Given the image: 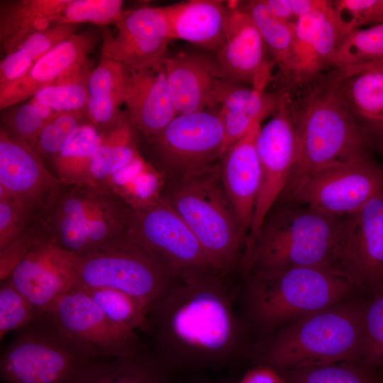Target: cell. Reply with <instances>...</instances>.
Masks as SVG:
<instances>
[{"instance_id": "obj_10", "label": "cell", "mask_w": 383, "mask_h": 383, "mask_svg": "<svg viewBox=\"0 0 383 383\" xmlns=\"http://www.w3.org/2000/svg\"><path fill=\"white\" fill-rule=\"evenodd\" d=\"M172 279L126 234L78 257L75 286L86 290H118L150 311Z\"/></svg>"}, {"instance_id": "obj_40", "label": "cell", "mask_w": 383, "mask_h": 383, "mask_svg": "<svg viewBox=\"0 0 383 383\" xmlns=\"http://www.w3.org/2000/svg\"><path fill=\"white\" fill-rule=\"evenodd\" d=\"M123 5L121 0H70L59 24L116 25L123 13Z\"/></svg>"}, {"instance_id": "obj_7", "label": "cell", "mask_w": 383, "mask_h": 383, "mask_svg": "<svg viewBox=\"0 0 383 383\" xmlns=\"http://www.w3.org/2000/svg\"><path fill=\"white\" fill-rule=\"evenodd\" d=\"M131 210L109 189L63 184L43 216L50 239L79 257L126 235Z\"/></svg>"}, {"instance_id": "obj_6", "label": "cell", "mask_w": 383, "mask_h": 383, "mask_svg": "<svg viewBox=\"0 0 383 383\" xmlns=\"http://www.w3.org/2000/svg\"><path fill=\"white\" fill-rule=\"evenodd\" d=\"M161 196L192 231L218 272L235 266L245 233L224 189L221 167L211 165L182 174Z\"/></svg>"}, {"instance_id": "obj_21", "label": "cell", "mask_w": 383, "mask_h": 383, "mask_svg": "<svg viewBox=\"0 0 383 383\" xmlns=\"http://www.w3.org/2000/svg\"><path fill=\"white\" fill-rule=\"evenodd\" d=\"M238 2L229 1L231 11L226 40L215 55L226 79L266 91L274 79L275 65L257 28L250 16L239 7Z\"/></svg>"}, {"instance_id": "obj_29", "label": "cell", "mask_w": 383, "mask_h": 383, "mask_svg": "<svg viewBox=\"0 0 383 383\" xmlns=\"http://www.w3.org/2000/svg\"><path fill=\"white\" fill-rule=\"evenodd\" d=\"M125 67L120 62L101 55L87 80V113L89 122L100 133L113 126L122 116Z\"/></svg>"}, {"instance_id": "obj_12", "label": "cell", "mask_w": 383, "mask_h": 383, "mask_svg": "<svg viewBox=\"0 0 383 383\" xmlns=\"http://www.w3.org/2000/svg\"><path fill=\"white\" fill-rule=\"evenodd\" d=\"M345 35L332 1L295 22L289 52L277 69V91L290 99L308 92L333 70V58Z\"/></svg>"}, {"instance_id": "obj_41", "label": "cell", "mask_w": 383, "mask_h": 383, "mask_svg": "<svg viewBox=\"0 0 383 383\" xmlns=\"http://www.w3.org/2000/svg\"><path fill=\"white\" fill-rule=\"evenodd\" d=\"M30 301L7 279L0 286V337L21 330L40 318Z\"/></svg>"}, {"instance_id": "obj_30", "label": "cell", "mask_w": 383, "mask_h": 383, "mask_svg": "<svg viewBox=\"0 0 383 383\" xmlns=\"http://www.w3.org/2000/svg\"><path fill=\"white\" fill-rule=\"evenodd\" d=\"M170 372L152 353L140 350L110 361L91 360L75 383H170Z\"/></svg>"}, {"instance_id": "obj_49", "label": "cell", "mask_w": 383, "mask_h": 383, "mask_svg": "<svg viewBox=\"0 0 383 383\" xmlns=\"http://www.w3.org/2000/svg\"><path fill=\"white\" fill-rule=\"evenodd\" d=\"M271 13L276 18L288 22L294 23L292 11L288 0H264Z\"/></svg>"}, {"instance_id": "obj_37", "label": "cell", "mask_w": 383, "mask_h": 383, "mask_svg": "<svg viewBox=\"0 0 383 383\" xmlns=\"http://www.w3.org/2000/svg\"><path fill=\"white\" fill-rule=\"evenodd\" d=\"M115 325L128 332H150L149 310L134 297L112 289H84Z\"/></svg>"}, {"instance_id": "obj_35", "label": "cell", "mask_w": 383, "mask_h": 383, "mask_svg": "<svg viewBox=\"0 0 383 383\" xmlns=\"http://www.w3.org/2000/svg\"><path fill=\"white\" fill-rule=\"evenodd\" d=\"M383 65V24L354 30L341 39L333 70L350 71Z\"/></svg>"}, {"instance_id": "obj_32", "label": "cell", "mask_w": 383, "mask_h": 383, "mask_svg": "<svg viewBox=\"0 0 383 383\" xmlns=\"http://www.w3.org/2000/svg\"><path fill=\"white\" fill-rule=\"evenodd\" d=\"M165 185V174L141 154L113 174L104 188L117 194L131 209L157 202Z\"/></svg>"}, {"instance_id": "obj_46", "label": "cell", "mask_w": 383, "mask_h": 383, "mask_svg": "<svg viewBox=\"0 0 383 383\" xmlns=\"http://www.w3.org/2000/svg\"><path fill=\"white\" fill-rule=\"evenodd\" d=\"M50 239L48 228L42 214L17 238L0 250V279L4 280L15 265L37 244Z\"/></svg>"}, {"instance_id": "obj_52", "label": "cell", "mask_w": 383, "mask_h": 383, "mask_svg": "<svg viewBox=\"0 0 383 383\" xmlns=\"http://www.w3.org/2000/svg\"><path fill=\"white\" fill-rule=\"evenodd\" d=\"M371 138L375 137V136H383V125L382 127L375 133L370 135Z\"/></svg>"}, {"instance_id": "obj_31", "label": "cell", "mask_w": 383, "mask_h": 383, "mask_svg": "<svg viewBox=\"0 0 383 383\" xmlns=\"http://www.w3.org/2000/svg\"><path fill=\"white\" fill-rule=\"evenodd\" d=\"M136 133L126 113L101 132V142L90 160L84 184L104 187L113 174L137 157L140 152Z\"/></svg>"}, {"instance_id": "obj_38", "label": "cell", "mask_w": 383, "mask_h": 383, "mask_svg": "<svg viewBox=\"0 0 383 383\" xmlns=\"http://www.w3.org/2000/svg\"><path fill=\"white\" fill-rule=\"evenodd\" d=\"M370 369L355 362H340L280 372L286 383H377Z\"/></svg>"}, {"instance_id": "obj_27", "label": "cell", "mask_w": 383, "mask_h": 383, "mask_svg": "<svg viewBox=\"0 0 383 383\" xmlns=\"http://www.w3.org/2000/svg\"><path fill=\"white\" fill-rule=\"evenodd\" d=\"M284 96L279 91L268 92L234 84L224 94L218 109L225 132L223 154L255 125L273 116Z\"/></svg>"}, {"instance_id": "obj_13", "label": "cell", "mask_w": 383, "mask_h": 383, "mask_svg": "<svg viewBox=\"0 0 383 383\" xmlns=\"http://www.w3.org/2000/svg\"><path fill=\"white\" fill-rule=\"evenodd\" d=\"M44 316L93 360L140 350L135 333L112 323L88 293L78 287L65 293Z\"/></svg>"}, {"instance_id": "obj_43", "label": "cell", "mask_w": 383, "mask_h": 383, "mask_svg": "<svg viewBox=\"0 0 383 383\" xmlns=\"http://www.w3.org/2000/svg\"><path fill=\"white\" fill-rule=\"evenodd\" d=\"M42 213H35L0 187V250L20 236Z\"/></svg>"}, {"instance_id": "obj_19", "label": "cell", "mask_w": 383, "mask_h": 383, "mask_svg": "<svg viewBox=\"0 0 383 383\" xmlns=\"http://www.w3.org/2000/svg\"><path fill=\"white\" fill-rule=\"evenodd\" d=\"M77 262V256L48 239L37 244L6 279L30 301L41 318L75 286Z\"/></svg>"}, {"instance_id": "obj_15", "label": "cell", "mask_w": 383, "mask_h": 383, "mask_svg": "<svg viewBox=\"0 0 383 383\" xmlns=\"http://www.w3.org/2000/svg\"><path fill=\"white\" fill-rule=\"evenodd\" d=\"M256 148L261 167V184L245 249L253 243L283 194L295 164L296 136L290 99L286 95L277 112L261 127Z\"/></svg>"}, {"instance_id": "obj_50", "label": "cell", "mask_w": 383, "mask_h": 383, "mask_svg": "<svg viewBox=\"0 0 383 383\" xmlns=\"http://www.w3.org/2000/svg\"><path fill=\"white\" fill-rule=\"evenodd\" d=\"M373 145H375L383 159V136L372 137Z\"/></svg>"}, {"instance_id": "obj_25", "label": "cell", "mask_w": 383, "mask_h": 383, "mask_svg": "<svg viewBox=\"0 0 383 383\" xmlns=\"http://www.w3.org/2000/svg\"><path fill=\"white\" fill-rule=\"evenodd\" d=\"M173 40H182L216 54L223 45L229 1L189 0L162 6Z\"/></svg>"}, {"instance_id": "obj_20", "label": "cell", "mask_w": 383, "mask_h": 383, "mask_svg": "<svg viewBox=\"0 0 383 383\" xmlns=\"http://www.w3.org/2000/svg\"><path fill=\"white\" fill-rule=\"evenodd\" d=\"M162 65L169 94L179 114L214 109L236 83L223 77L214 53L201 49L167 54Z\"/></svg>"}, {"instance_id": "obj_5", "label": "cell", "mask_w": 383, "mask_h": 383, "mask_svg": "<svg viewBox=\"0 0 383 383\" xmlns=\"http://www.w3.org/2000/svg\"><path fill=\"white\" fill-rule=\"evenodd\" d=\"M341 218L304 205L282 204L278 211L265 218L259 234L245 249L242 265L249 272L294 267H323L338 272Z\"/></svg>"}, {"instance_id": "obj_36", "label": "cell", "mask_w": 383, "mask_h": 383, "mask_svg": "<svg viewBox=\"0 0 383 383\" xmlns=\"http://www.w3.org/2000/svg\"><path fill=\"white\" fill-rule=\"evenodd\" d=\"M257 28L267 50L278 69L286 59L294 35L295 22L288 23L274 16L264 0L239 1Z\"/></svg>"}, {"instance_id": "obj_16", "label": "cell", "mask_w": 383, "mask_h": 383, "mask_svg": "<svg viewBox=\"0 0 383 383\" xmlns=\"http://www.w3.org/2000/svg\"><path fill=\"white\" fill-rule=\"evenodd\" d=\"M336 267L355 287L383 286V192L341 218Z\"/></svg>"}, {"instance_id": "obj_9", "label": "cell", "mask_w": 383, "mask_h": 383, "mask_svg": "<svg viewBox=\"0 0 383 383\" xmlns=\"http://www.w3.org/2000/svg\"><path fill=\"white\" fill-rule=\"evenodd\" d=\"M126 234L171 279L218 272L192 231L162 196L131 210Z\"/></svg>"}, {"instance_id": "obj_44", "label": "cell", "mask_w": 383, "mask_h": 383, "mask_svg": "<svg viewBox=\"0 0 383 383\" xmlns=\"http://www.w3.org/2000/svg\"><path fill=\"white\" fill-rule=\"evenodd\" d=\"M87 80L88 78L45 87L38 91L33 98L47 105L56 113H87Z\"/></svg>"}, {"instance_id": "obj_8", "label": "cell", "mask_w": 383, "mask_h": 383, "mask_svg": "<svg viewBox=\"0 0 383 383\" xmlns=\"http://www.w3.org/2000/svg\"><path fill=\"white\" fill-rule=\"evenodd\" d=\"M92 360L43 316L3 350L0 376L4 383H75Z\"/></svg>"}, {"instance_id": "obj_26", "label": "cell", "mask_w": 383, "mask_h": 383, "mask_svg": "<svg viewBox=\"0 0 383 383\" xmlns=\"http://www.w3.org/2000/svg\"><path fill=\"white\" fill-rule=\"evenodd\" d=\"M327 77L368 134L377 132L383 125V65L332 70Z\"/></svg>"}, {"instance_id": "obj_45", "label": "cell", "mask_w": 383, "mask_h": 383, "mask_svg": "<svg viewBox=\"0 0 383 383\" xmlns=\"http://www.w3.org/2000/svg\"><path fill=\"white\" fill-rule=\"evenodd\" d=\"M364 326L361 361L368 368L383 365V292L364 307Z\"/></svg>"}, {"instance_id": "obj_39", "label": "cell", "mask_w": 383, "mask_h": 383, "mask_svg": "<svg viewBox=\"0 0 383 383\" xmlns=\"http://www.w3.org/2000/svg\"><path fill=\"white\" fill-rule=\"evenodd\" d=\"M85 117V112L57 113L45 125L34 148L44 162H50L82 125L90 123Z\"/></svg>"}, {"instance_id": "obj_17", "label": "cell", "mask_w": 383, "mask_h": 383, "mask_svg": "<svg viewBox=\"0 0 383 383\" xmlns=\"http://www.w3.org/2000/svg\"><path fill=\"white\" fill-rule=\"evenodd\" d=\"M115 26V34L107 26L101 27V55L130 69L161 63L167 55L172 39L162 6L124 10Z\"/></svg>"}, {"instance_id": "obj_34", "label": "cell", "mask_w": 383, "mask_h": 383, "mask_svg": "<svg viewBox=\"0 0 383 383\" xmlns=\"http://www.w3.org/2000/svg\"><path fill=\"white\" fill-rule=\"evenodd\" d=\"M101 140L91 123L82 125L65 145L50 160L54 174L64 184H84L90 160Z\"/></svg>"}, {"instance_id": "obj_18", "label": "cell", "mask_w": 383, "mask_h": 383, "mask_svg": "<svg viewBox=\"0 0 383 383\" xmlns=\"http://www.w3.org/2000/svg\"><path fill=\"white\" fill-rule=\"evenodd\" d=\"M94 30L75 33L41 57L23 76L0 87V109L33 98L40 89L88 78L89 55L96 45Z\"/></svg>"}, {"instance_id": "obj_3", "label": "cell", "mask_w": 383, "mask_h": 383, "mask_svg": "<svg viewBox=\"0 0 383 383\" xmlns=\"http://www.w3.org/2000/svg\"><path fill=\"white\" fill-rule=\"evenodd\" d=\"M364 307L344 301L301 316L278 329L263 345L261 365L279 372L361 361Z\"/></svg>"}, {"instance_id": "obj_24", "label": "cell", "mask_w": 383, "mask_h": 383, "mask_svg": "<svg viewBox=\"0 0 383 383\" xmlns=\"http://www.w3.org/2000/svg\"><path fill=\"white\" fill-rule=\"evenodd\" d=\"M260 128V123L255 125L222 156V183L244 233L250 231L261 184V167L256 148Z\"/></svg>"}, {"instance_id": "obj_2", "label": "cell", "mask_w": 383, "mask_h": 383, "mask_svg": "<svg viewBox=\"0 0 383 383\" xmlns=\"http://www.w3.org/2000/svg\"><path fill=\"white\" fill-rule=\"evenodd\" d=\"M290 106L296 157L280 199L313 172L370 152L373 145L328 77L302 96L290 99Z\"/></svg>"}, {"instance_id": "obj_47", "label": "cell", "mask_w": 383, "mask_h": 383, "mask_svg": "<svg viewBox=\"0 0 383 383\" xmlns=\"http://www.w3.org/2000/svg\"><path fill=\"white\" fill-rule=\"evenodd\" d=\"M47 121L30 100L1 117V128L34 149Z\"/></svg>"}, {"instance_id": "obj_42", "label": "cell", "mask_w": 383, "mask_h": 383, "mask_svg": "<svg viewBox=\"0 0 383 383\" xmlns=\"http://www.w3.org/2000/svg\"><path fill=\"white\" fill-rule=\"evenodd\" d=\"M332 4L345 35L383 24V0H334Z\"/></svg>"}, {"instance_id": "obj_14", "label": "cell", "mask_w": 383, "mask_h": 383, "mask_svg": "<svg viewBox=\"0 0 383 383\" xmlns=\"http://www.w3.org/2000/svg\"><path fill=\"white\" fill-rule=\"evenodd\" d=\"M148 141L160 165L184 174L223 156L225 132L218 111L206 109L178 114Z\"/></svg>"}, {"instance_id": "obj_22", "label": "cell", "mask_w": 383, "mask_h": 383, "mask_svg": "<svg viewBox=\"0 0 383 383\" xmlns=\"http://www.w3.org/2000/svg\"><path fill=\"white\" fill-rule=\"evenodd\" d=\"M64 184L36 151L0 128V187L37 214Z\"/></svg>"}, {"instance_id": "obj_23", "label": "cell", "mask_w": 383, "mask_h": 383, "mask_svg": "<svg viewBox=\"0 0 383 383\" xmlns=\"http://www.w3.org/2000/svg\"><path fill=\"white\" fill-rule=\"evenodd\" d=\"M123 101L131 124L147 140L179 114L169 94L162 62L138 69L125 67Z\"/></svg>"}, {"instance_id": "obj_11", "label": "cell", "mask_w": 383, "mask_h": 383, "mask_svg": "<svg viewBox=\"0 0 383 383\" xmlns=\"http://www.w3.org/2000/svg\"><path fill=\"white\" fill-rule=\"evenodd\" d=\"M382 192L383 170L367 152L313 172L279 200L343 217Z\"/></svg>"}, {"instance_id": "obj_48", "label": "cell", "mask_w": 383, "mask_h": 383, "mask_svg": "<svg viewBox=\"0 0 383 383\" xmlns=\"http://www.w3.org/2000/svg\"><path fill=\"white\" fill-rule=\"evenodd\" d=\"M238 383H286L280 372L265 365L249 370Z\"/></svg>"}, {"instance_id": "obj_4", "label": "cell", "mask_w": 383, "mask_h": 383, "mask_svg": "<svg viewBox=\"0 0 383 383\" xmlns=\"http://www.w3.org/2000/svg\"><path fill=\"white\" fill-rule=\"evenodd\" d=\"M355 288L327 268L294 267L250 272L241 294V318L271 333L304 315L341 302Z\"/></svg>"}, {"instance_id": "obj_51", "label": "cell", "mask_w": 383, "mask_h": 383, "mask_svg": "<svg viewBox=\"0 0 383 383\" xmlns=\"http://www.w3.org/2000/svg\"><path fill=\"white\" fill-rule=\"evenodd\" d=\"M192 383H238V382H235L231 378H228V379H224L218 380V381H200V382H194Z\"/></svg>"}, {"instance_id": "obj_28", "label": "cell", "mask_w": 383, "mask_h": 383, "mask_svg": "<svg viewBox=\"0 0 383 383\" xmlns=\"http://www.w3.org/2000/svg\"><path fill=\"white\" fill-rule=\"evenodd\" d=\"M70 0L1 1L0 50L4 55L30 36L58 24Z\"/></svg>"}, {"instance_id": "obj_33", "label": "cell", "mask_w": 383, "mask_h": 383, "mask_svg": "<svg viewBox=\"0 0 383 383\" xmlns=\"http://www.w3.org/2000/svg\"><path fill=\"white\" fill-rule=\"evenodd\" d=\"M78 28L56 24L30 36L5 55L0 62V87L23 76L48 52L77 33Z\"/></svg>"}, {"instance_id": "obj_1", "label": "cell", "mask_w": 383, "mask_h": 383, "mask_svg": "<svg viewBox=\"0 0 383 383\" xmlns=\"http://www.w3.org/2000/svg\"><path fill=\"white\" fill-rule=\"evenodd\" d=\"M152 354L170 372L231 365L245 326L218 272L173 279L148 313Z\"/></svg>"}]
</instances>
